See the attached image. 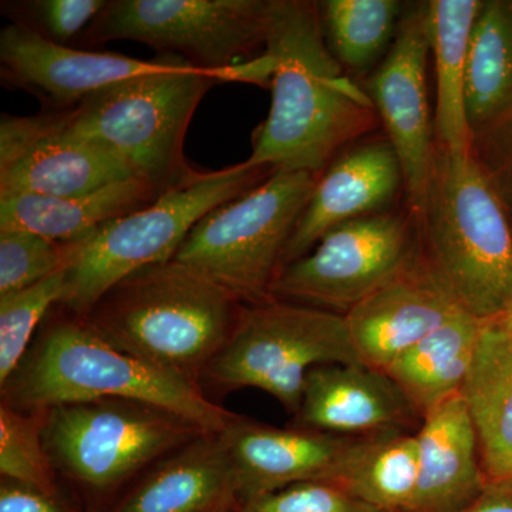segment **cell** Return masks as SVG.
Returning a JSON list of instances; mask_svg holds the SVG:
<instances>
[{"instance_id": "6da1fadb", "label": "cell", "mask_w": 512, "mask_h": 512, "mask_svg": "<svg viewBox=\"0 0 512 512\" xmlns=\"http://www.w3.org/2000/svg\"><path fill=\"white\" fill-rule=\"evenodd\" d=\"M265 52L274 62L272 103L252 138L249 167L320 174L379 126L366 90L330 52L318 2L271 0Z\"/></svg>"}, {"instance_id": "7a4b0ae2", "label": "cell", "mask_w": 512, "mask_h": 512, "mask_svg": "<svg viewBox=\"0 0 512 512\" xmlns=\"http://www.w3.org/2000/svg\"><path fill=\"white\" fill-rule=\"evenodd\" d=\"M64 311L47 323L2 384L3 403L22 412H43L59 404L134 400L177 414L207 433H222L237 417L211 402L202 387L123 352L86 316Z\"/></svg>"}, {"instance_id": "3957f363", "label": "cell", "mask_w": 512, "mask_h": 512, "mask_svg": "<svg viewBox=\"0 0 512 512\" xmlns=\"http://www.w3.org/2000/svg\"><path fill=\"white\" fill-rule=\"evenodd\" d=\"M241 306L207 276L171 259L121 279L84 316L111 345L202 387Z\"/></svg>"}, {"instance_id": "277c9868", "label": "cell", "mask_w": 512, "mask_h": 512, "mask_svg": "<svg viewBox=\"0 0 512 512\" xmlns=\"http://www.w3.org/2000/svg\"><path fill=\"white\" fill-rule=\"evenodd\" d=\"M420 248L471 315L495 322L512 308V229L476 158L436 143L426 197L414 217Z\"/></svg>"}, {"instance_id": "5b68a950", "label": "cell", "mask_w": 512, "mask_h": 512, "mask_svg": "<svg viewBox=\"0 0 512 512\" xmlns=\"http://www.w3.org/2000/svg\"><path fill=\"white\" fill-rule=\"evenodd\" d=\"M217 83L211 70L173 56L160 72L113 84L60 113L74 134L163 195L205 174L188 164L184 143L195 110Z\"/></svg>"}, {"instance_id": "8992f818", "label": "cell", "mask_w": 512, "mask_h": 512, "mask_svg": "<svg viewBox=\"0 0 512 512\" xmlns=\"http://www.w3.org/2000/svg\"><path fill=\"white\" fill-rule=\"evenodd\" d=\"M275 171L269 167L231 165L205 173L200 180L175 188L153 204L117 218L76 242L66 268V293L59 306L87 315L101 296L121 279L177 255L191 229L208 212L252 190Z\"/></svg>"}, {"instance_id": "52a82bcc", "label": "cell", "mask_w": 512, "mask_h": 512, "mask_svg": "<svg viewBox=\"0 0 512 512\" xmlns=\"http://www.w3.org/2000/svg\"><path fill=\"white\" fill-rule=\"evenodd\" d=\"M320 174L275 171L255 188L208 212L175 261L201 272L241 305L271 301L286 245Z\"/></svg>"}, {"instance_id": "ba28073f", "label": "cell", "mask_w": 512, "mask_h": 512, "mask_svg": "<svg viewBox=\"0 0 512 512\" xmlns=\"http://www.w3.org/2000/svg\"><path fill=\"white\" fill-rule=\"evenodd\" d=\"M353 363L360 360L345 315L271 299L241 306L228 342L202 383L221 392L254 387L296 416L313 367Z\"/></svg>"}, {"instance_id": "9c48e42d", "label": "cell", "mask_w": 512, "mask_h": 512, "mask_svg": "<svg viewBox=\"0 0 512 512\" xmlns=\"http://www.w3.org/2000/svg\"><path fill=\"white\" fill-rule=\"evenodd\" d=\"M43 441L56 473L106 493L207 431L151 404L124 399L43 410Z\"/></svg>"}, {"instance_id": "30bf717a", "label": "cell", "mask_w": 512, "mask_h": 512, "mask_svg": "<svg viewBox=\"0 0 512 512\" xmlns=\"http://www.w3.org/2000/svg\"><path fill=\"white\" fill-rule=\"evenodd\" d=\"M269 16L271 0H113L80 39L130 40L217 70L265 49Z\"/></svg>"}, {"instance_id": "8fae6325", "label": "cell", "mask_w": 512, "mask_h": 512, "mask_svg": "<svg viewBox=\"0 0 512 512\" xmlns=\"http://www.w3.org/2000/svg\"><path fill=\"white\" fill-rule=\"evenodd\" d=\"M413 215L382 212L330 229L309 254L286 265L271 295L346 315L419 251Z\"/></svg>"}, {"instance_id": "7c38bea8", "label": "cell", "mask_w": 512, "mask_h": 512, "mask_svg": "<svg viewBox=\"0 0 512 512\" xmlns=\"http://www.w3.org/2000/svg\"><path fill=\"white\" fill-rule=\"evenodd\" d=\"M427 9L424 2L404 13L383 63L363 84L402 163L413 218L423 207L436 150L427 96V56L431 52Z\"/></svg>"}, {"instance_id": "4fadbf2b", "label": "cell", "mask_w": 512, "mask_h": 512, "mask_svg": "<svg viewBox=\"0 0 512 512\" xmlns=\"http://www.w3.org/2000/svg\"><path fill=\"white\" fill-rule=\"evenodd\" d=\"M136 178L109 151L74 134L60 111L3 114L0 121V197H73Z\"/></svg>"}, {"instance_id": "5bb4252c", "label": "cell", "mask_w": 512, "mask_h": 512, "mask_svg": "<svg viewBox=\"0 0 512 512\" xmlns=\"http://www.w3.org/2000/svg\"><path fill=\"white\" fill-rule=\"evenodd\" d=\"M171 60L173 56L147 62L117 53L73 49L18 23H9L0 32L3 83L32 93L52 111L72 109L113 84L160 72Z\"/></svg>"}, {"instance_id": "9a60e30c", "label": "cell", "mask_w": 512, "mask_h": 512, "mask_svg": "<svg viewBox=\"0 0 512 512\" xmlns=\"http://www.w3.org/2000/svg\"><path fill=\"white\" fill-rule=\"evenodd\" d=\"M461 309L421 252L345 315L360 363L386 369ZM464 309V308H463Z\"/></svg>"}, {"instance_id": "2e32d148", "label": "cell", "mask_w": 512, "mask_h": 512, "mask_svg": "<svg viewBox=\"0 0 512 512\" xmlns=\"http://www.w3.org/2000/svg\"><path fill=\"white\" fill-rule=\"evenodd\" d=\"M237 480L239 504L308 481L336 483L359 437L278 429L238 416L222 431Z\"/></svg>"}, {"instance_id": "e0dca14e", "label": "cell", "mask_w": 512, "mask_h": 512, "mask_svg": "<svg viewBox=\"0 0 512 512\" xmlns=\"http://www.w3.org/2000/svg\"><path fill=\"white\" fill-rule=\"evenodd\" d=\"M403 185L402 163L389 138L346 150L320 173L286 245L282 269L309 254L330 229L387 212Z\"/></svg>"}, {"instance_id": "ac0fdd59", "label": "cell", "mask_w": 512, "mask_h": 512, "mask_svg": "<svg viewBox=\"0 0 512 512\" xmlns=\"http://www.w3.org/2000/svg\"><path fill=\"white\" fill-rule=\"evenodd\" d=\"M296 419L306 429L343 437L419 430L423 421L386 373L362 363L313 367Z\"/></svg>"}, {"instance_id": "d6986e66", "label": "cell", "mask_w": 512, "mask_h": 512, "mask_svg": "<svg viewBox=\"0 0 512 512\" xmlns=\"http://www.w3.org/2000/svg\"><path fill=\"white\" fill-rule=\"evenodd\" d=\"M419 480L410 512H463L487 490L476 427L461 394L430 410L416 431Z\"/></svg>"}, {"instance_id": "ffe728a7", "label": "cell", "mask_w": 512, "mask_h": 512, "mask_svg": "<svg viewBox=\"0 0 512 512\" xmlns=\"http://www.w3.org/2000/svg\"><path fill=\"white\" fill-rule=\"evenodd\" d=\"M237 480L222 433L165 457L110 512H235Z\"/></svg>"}, {"instance_id": "44dd1931", "label": "cell", "mask_w": 512, "mask_h": 512, "mask_svg": "<svg viewBox=\"0 0 512 512\" xmlns=\"http://www.w3.org/2000/svg\"><path fill=\"white\" fill-rule=\"evenodd\" d=\"M487 485L512 480V333L488 322L461 387Z\"/></svg>"}, {"instance_id": "7402d4cb", "label": "cell", "mask_w": 512, "mask_h": 512, "mask_svg": "<svg viewBox=\"0 0 512 512\" xmlns=\"http://www.w3.org/2000/svg\"><path fill=\"white\" fill-rule=\"evenodd\" d=\"M160 192L138 178L73 197H0V231L22 229L60 242H79L117 218L153 204Z\"/></svg>"}, {"instance_id": "603a6c76", "label": "cell", "mask_w": 512, "mask_h": 512, "mask_svg": "<svg viewBox=\"0 0 512 512\" xmlns=\"http://www.w3.org/2000/svg\"><path fill=\"white\" fill-rule=\"evenodd\" d=\"M485 325L487 322L466 309H458L383 372L424 417L434 407L460 394Z\"/></svg>"}, {"instance_id": "cb8c5ba5", "label": "cell", "mask_w": 512, "mask_h": 512, "mask_svg": "<svg viewBox=\"0 0 512 512\" xmlns=\"http://www.w3.org/2000/svg\"><path fill=\"white\" fill-rule=\"evenodd\" d=\"M483 0L427 2L431 52L436 64V143L470 153L473 131L468 123L466 79L471 32Z\"/></svg>"}, {"instance_id": "d4e9b609", "label": "cell", "mask_w": 512, "mask_h": 512, "mask_svg": "<svg viewBox=\"0 0 512 512\" xmlns=\"http://www.w3.org/2000/svg\"><path fill=\"white\" fill-rule=\"evenodd\" d=\"M419 480L416 433L359 437L336 485L383 512H410Z\"/></svg>"}, {"instance_id": "484cf974", "label": "cell", "mask_w": 512, "mask_h": 512, "mask_svg": "<svg viewBox=\"0 0 512 512\" xmlns=\"http://www.w3.org/2000/svg\"><path fill=\"white\" fill-rule=\"evenodd\" d=\"M512 104V0H485L471 32L466 107L471 131Z\"/></svg>"}, {"instance_id": "4316f807", "label": "cell", "mask_w": 512, "mask_h": 512, "mask_svg": "<svg viewBox=\"0 0 512 512\" xmlns=\"http://www.w3.org/2000/svg\"><path fill=\"white\" fill-rule=\"evenodd\" d=\"M320 23L343 69L365 73L387 55L403 16L397 0H323Z\"/></svg>"}, {"instance_id": "83f0119b", "label": "cell", "mask_w": 512, "mask_h": 512, "mask_svg": "<svg viewBox=\"0 0 512 512\" xmlns=\"http://www.w3.org/2000/svg\"><path fill=\"white\" fill-rule=\"evenodd\" d=\"M66 293V269L23 291L0 296V386L8 382L42 320Z\"/></svg>"}, {"instance_id": "f1b7e54d", "label": "cell", "mask_w": 512, "mask_h": 512, "mask_svg": "<svg viewBox=\"0 0 512 512\" xmlns=\"http://www.w3.org/2000/svg\"><path fill=\"white\" fill-rule=\"evenodd\" d=\"M0 474L5 480L57 493L56 470L43 441V413L0 404Z\"/></svg>"}, {"instance_id": "f546056e", "label": "cell", "mask_w": 512, "mask_h": 512, "mask_svg": "<svg viewBox=\"0 0 512 512\" xmlns=\"http://www.w3.org/2000/svg\"><path fill=\"white\" fill-rule=\"evenodd\" d=\"M76 242H60L22 229L0 231V296L39 284L72 262Z\"/></svg>"}, {"instance_id": "4dcf8cb0", "label": "cell", "mask_w": 512, "mask_h": 512, "mask_svg": "<svg viewBox=\"0 0 512 512\" xmlns=\"http://www.w3.org/2000/svg\"><path fill=\"white\" fill-rule=\"evenodd\" d=\"M107 0H30L3 3L10 23L25 26L57 45L82 37L107 6Z\"/></svg>"}, {"instance_id": "1f68e13d", "label": "cell", "mask_w": 512, "mask_h": 512, "mask_svg": "<svg viewBox=\"0 0 512 512\" xmlns=\"http://www.w3.org/2000/svg\"><path fill=\"white\" fill-rule=\"evenodd\" d=\"M237 512H383L357 500L339 485L308 481L249 498Z\"/></svg>"}, {"instance_id": "d6a6232c", "label": "cell", "mask_w": 512, "mask_h": 512, "mask_svg": "<svg viewBox=\"0 0 512 512\" xmlns=\"http://www.w3.org/2000/svg\"><path fill=\"white\" fill-rule=\"evenodd\" d=\"M471 154L505 210L512 212V104L473 131Z\"/></svg>"}, {"instance_id": "836d02e7", "label": "cell", "mask_w": 512, "mask_h": 512, "mask_svg": "<svg viewBox=\"0 0 512 512\" xmlns=\"http://www.w3.org/2000/svg\"><path fill=\"white\" fill-rule=\"evenodd\" d=\"M0 512H76L59 494L2 478Z\"/></svg>"}, {"instance_id": "e575fe53", "label": "cell", "mask_w": 512, "mask_h": 512, "mask_svg": "<svg viewBox=\"0 0 512 512\" xmlns=\"http://www.w3.org/2000/svg\"><path fill=\"white\" fill-rule=\"evenodd\" d=\"M212 77L221 82H238L256 84V86H271L272 74H274V62L268 53L252 57L232 64V66L224 67V69L211 70Z\"/></svg>"}, {"instance_id": "d590c367", "label": "cell", "mask_w": 512, "mask_h": 512, "mask_svg": "<svg viewBox=\"0 0 512 512\" xmlns=\"http://www.w3.org/2000/svg\"><path fill=\"white\" fill-rule=\"evenodd\" d=\"M463 512H512V490L487 485L485 493Z\"/></svg>"}, {"instance_id": "8d00e7d4", "label": "cell", "mask_w": 512, "mask_h": 512, "mask_svg": "<svg viewBox=\"0 0 512 512\" xmlns=\"http://www.w3.org/2000/svg\"><path fill=\"white\" fill-rule=\"evenodd\" d=\"M495 323H498V325L503 326L505 330L512 333V308L505 313L503 318L495 320Z\"/></svg>"}, {"instance_id": "74e56055", "label": "cell", "mask_w": 512, "mask_h": 512, "mask_svg": "<svg viewBox=\"0 0 512 512\" xmlns=\"http://www.w3.org/2000/svg\"><path fill=\"white\" fill-rule=\"evenodd\" d=\"M495 487H503L507 488V490H512V480L508 481V483L495 485Z\"/></svg>"}, {"instance_id": "f35d334b", "label": "cell", "mask_w": 512, "mask_h": 512, "mask_svg": "<svg viewBox=\"0 0 512 512\" xmlns=\"http://www.w3.org/2000/svg\"><path fill=\"white\" fill-rule=\"evenodd\" d=\"M235 512H237V511H235Z\"/></svg>"}]
</instances>
